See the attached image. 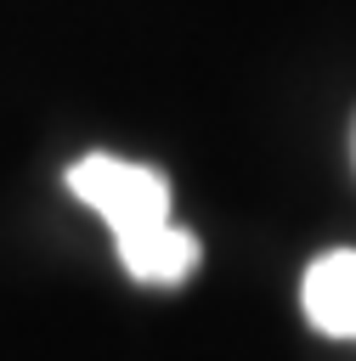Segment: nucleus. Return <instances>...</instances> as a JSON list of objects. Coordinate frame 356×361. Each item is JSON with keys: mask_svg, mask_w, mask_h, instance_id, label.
Instances as JSON below:
<instances>
[{"mask_svg": "<svg viewBox=\"0 0 356 361\" xmlns=\"http://www.w3.org/2000/svg\"><path fill=\"white\" fill-rule=\"evenodd\" d=\"M350 164H356V118H350Z\"/></svg>", "mask_w": 356, "mask_h": 361, "instance_id": "obj_3", "label": "nucleus"}, {"mask_svg": "<svg viewBox=\"0 0 356 361\" xmlns=\"http://www.w3.org/2000/svg\"><path fill=\"white\" fill-rule=\"evenodd\" d=\"M305 322L328 338H356V248H328L305 265L299 282Z\"/></svg>", "mask_w": 356, "mask_h": 361, "instance_id": "obj_2", "label": "nucleus"}, {"mask_svg": "<svg viewBox=\"0 0 356 361\" xmlns=\"http://www.w3.org/2000/svg\"><path fill=\"white\" fill-rule=\"evenodd\" d=\"M68 192L96 209L119 243V259L136 282L175 288L198 271V237L170 220V180L153 164L113 158V152H85L68 169Z\"/></svg>", "mask_w": 356, "mask_h": 361, "instance_id": "obj_1", "label": "nucleus"}]
</instances>
